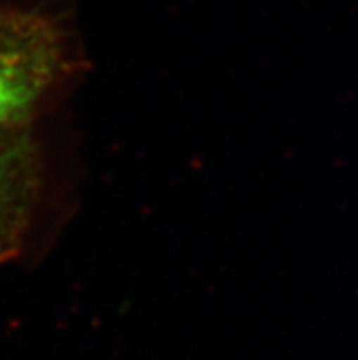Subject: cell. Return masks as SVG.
Instances as JSON below:
<instances>
[{
	"mask_svg": "<svg viewBox=\"0 0 358 360\" xmlns=\"http://www.w3.org/2000/svg\"><path fill=\"white\" fill-rule=\"evenodd\" d=\"M63 30L37 9H0V130L27 121L64 70Z\"/></svg>",
	"mask_w": 358,
	"mask_h": 360,
	"instance_id": "1",
	"label": "cell"
},
{
	"mask_svg": "<svg viewBox=\"0 0 358 360\" xmlns=\"http://www.w3.org/2000/svg\"><path fill=\"white\" fill-rule=\"evenodd\" d=\"M41 188V161L27 127L0 130V264L18 255Z\"/></svg>",
	"mask_w": 358,
	"mask_h": 360,
	"instance_id": "2",
	"label": "cell"
}]
</instances>
